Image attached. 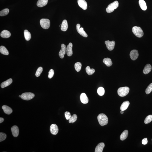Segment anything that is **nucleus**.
I'll return each instance as SVG.
<instances>
[{
  "instance_id": "nucleus-1",
  "label": "nucleus",
  "mask_w": 152,
  "mask_h": 152,
  "mask_svg": "<svg viewBox=\"0 0 152 152\" xmlns=\"http://www.w3.org/2000/svg\"><path fill=\"white\" fill-rule=\"evenodd\" d=\"M97 119L99 124L102 126L106 125L108 123V118L104 114H99L97 116Z\"/></svg>"
},
{
  "instance_id": "nucleus-2",
  "label": "nucleus",
  "mask_w": 152,
  "mask_h": 152,
  "mask_svg": "<svg viewBox=\"0 0 152 152\" xmlns=\"http://www.w3.org/2000/svg\"><path fill=\"white\" fill-rule=\"evenodd\" d=\"M132 32L137 37L141 38L144 35V33L141 27L134 26L132 28Z\"/></svg>"
},
{
  "instance_id": "nucleus-3",
  "label": "nucleus",
  "mask_w": 152,
  "mask_h": 152,
  "mask_svg": "<svg viewBox=\"0 0 152 152\" xmlns=\"http://www.w3.org/2000/svg\"><path fill=\"white\" fill-rule=\"evenodd\" d=\"M130 89L128 87L120 88L118 90V93L119 96L123 97L127 95L129 93Z\"/></svg>"
},
{
  "instance_id": "nucleus-4",
  "label": "nucleus",
  "mask_w": 152,
  "mask_h": 152,
  "mask_svg": "<svg viewBox=\"0 0 152 152\" xmlns=\"http://www.w3.org/2000/svg\"><path fill=\"white\" fill-rule=\"evenodd\" d=\"M118 6L119 3L118 1H115L108 6L106 9V12L108 13H111L115 9L117 8Z\"/></svg>"
},
{
  "instance_id": "nucleus-5",
  "label": "nucleus",
  "mask_w": 152,
  "mask_h": 152,
  "mask_svg": "<svg viewBox=\"0 0 152 152\" xmlns=\"http://www.w3.org/2000/svg\"><path fill=\"white\" fill-rule=\"evenodd\" d=\"M40 24L42 28L44 29H48L50 27V21L47 19H42L40 20Z\"/></svg>"
},
{
  "instance_id": "nucleus-6",
  "label": "nucleus",
  "mask_w": 152,
  "mask_h": 152,
  "mask_svg": "<svg viewBox=\"0 0 152 152\" xmlns=\"http://www.w3.org/2000/svg\"><path fill=\"white\" fill-rule=\"evenodd\" d=\"M21 98L23 100H30L34 97L35 95L31 93H25L21 94Z\"/></svg>"
},
{
  "instance_id": "nucleus-7",
  "label": "nucleus",
  "mask_w": 152,
  "mask_h": 152,
  "mask_svg": "<svg viewBox=\"0 0 152 152\" xmlns=\"http://www.w3.org/2000/svg\"><path fill=\"white\" fill-rule=\"evenodd\" d=\"M105 43L106 45L107 48L109 51L113 50L114 48L115 42L114 41H106L105 42Z\"/></svg>"
},
{
  "instance_id": "nucleus-8",
  "label": "nucleus",
  "mask_w": 152,
  "mask_h": 152,
  "mask_svg": "<svg viewBox=\"0 0 152 152\" xmlns=\"http://www.w3.org/2000/svg\"><path fill=\"white\" fill-rule=\"evenodd\" d=\"M80 25L79 24H77L76 25V30L78 33L79 34L83 37H88V35L87 33H86L84 30V28H80Z\"/></svg>"
},
{
  "instance_id": "nucleus-9",
  "label": "nucleus",
  "mask_w": 152,
  "mask_h": 152,
  "mask_svg": "<svg viewBox=\"0 0 152 152\" xmlns=\"http://www.w3.org/2000/svg\"><path fill=\"white\" fill-rule=\"evenodd\" d=\"M138 51L136 50H133L130 52V55L131 59L133 60H135L138 58L139 56Z\"/></svg>"
},
{
  "instance_id": "nucleus-10",
  "label": "nucleus",
  "mask_w": 152,
  "mask_h": 152,
  "mask_svg": "<svg viewBox=\"0 0 152 152\" xmlns=\"http://www.w3.org/2000/svg\"><path fill=\"white\" fill-rule=\"evenodd\" d=\"M50 131L51 133L53 135H56L59 131L57 126L55 124H52L50 126Z\"/></svg>"
},
{
  "instance_id": "nucleus-11",
  "label": "nucleus",
  "mask_w": 152,
  "mask_h": 152,
  "mask_svg": "<svg viewBox=\"0 0 152 152\" xmlns=\"http://www.w3.org/2000/svg\"><path fill=\"white\" fill-rule=\"evenodd\" d=\"M61 49L59 52V56L61 59H63L64 58V55L66 54V46L65 44H61Z\"/></svg>"
},
{
  "instance_id": "nucleus-12",
  "label": "nucleus",
  "mask_w": 152,
  "mask_h": 152,
  "mask_svg": "<svg viewBox=\"0 0 152 152\" xmlns=\"http://www.w3.org/2000/svg\"><path fill=\"white\" fill-rule=\"evenodd\" d=\"M77 3L79 6L83 10H86L87 8V4L85 0H78Z\"/></svg>"
},
{
  "instance_id": "nucleus-13",
  "label": "nucleus",
  "mask_w": 152,
  "mask_h": 152,
  "mask_svg": "<svg viewBox=\"0 0 152 152\" xmlns=\"http://www.w3.org/2000/svg\"><path fill=\"white\" fill-rule=\"evenodd\" d=\"M11 131L13 135L15 137L18 136L19 134V129L17 126H14L11 128Z\"/></svg>"
},
{
  "instance_id": "nucleus-14",
  "label": "nucleus",
  "mask_w": 152,
  "mask_h": 152,
  "mask_svg": "<svg viewBox=\"0 0 152 152\" xmlns=\"http://www.w3.org/2000/svg\"><path fill=\"white\" fill-rule=\"evenodd\" d=\"M73 45L71 43H70L67 46L66 52L67 55L68 56H71L73 54L72 48Z\"/></svg>"
},
{
  "instance_id": "nucleus-15",
  "label": "nucleus",
  "mask_w": 152,
  "mask_h": 152,
  "mask_svg": "<svg viewBox=\"0 0 152 152\" xmlns=\"http://www.w3.org/2000/svg\"><path fill=\"white\" fill-rule=\"evenodd\" d=\"M80 100L83 104H87L89 102V99L86 94L84 93H82L80 96Z\"/></svg>"
},
{
  "instance_id": "nucleus-16",
  "label": "nucleus",
  "mask_w": 152,
  "mask_h": 152,
  "mask_svg": "<svg viewBox=\"0 0 152 152\" xmlns=\"http://www.w3.org/2000/svg\"><path fill=\"white\" fill-rule=\"evenodd\" d=\"M11 35L10 32L6 30H3L0 33V36L1 37L5 38H7L10 37Z\"/></svg>"
},
{
  "instance_id": "nucleus-17",
  "label": "nucleus",
  "mask_w": 152,
  "mask_h": 152,
  "mask_svg": "<svg viewBox=\"0 0 152 152\" xmlns=\"http://www.w3.org/2000/svg\"><path fill=\"white\" fill-rule=\"evenodd\" d=\"M105 145L104 143H99L97 146H96L95 152H102L103 151L104 148L105 147Z\"/></svg>"
},
{
  "instance_id": "nucleus-18",
  "label": "nucleus",
  "mask_w": 152,
  "mask_h": 152,
  "mask_svg": "<svg viewBox=\"0 0 152 152\" xmlns=\"http://www.w3.org/2000/svg\"><path fill=\"white\" fill-rule=\"evenodd\" d=\"M2 108L4 112L7 114L9 115L12 113V109L8 106L4 105L2 106Z\"/></svg>"
},
{
  "instance_id": "nucleus-19",
  "label": "nucleus",
  "mask_w": 152,
  "mask_h": 152,
  "mask_svg": "<svg viewBox=\"0 0 152 152\" xmlns=\"http://www.w3.org/2000/svg\"><path fill=\"white\" fill-rule=\"evenodd\" d=\"M13 82V80L11 78H10L7 80L6 81L2 82L1 84V88H4L8 87Z\"/></svg>"
},
{
  "instance_id": "nucleus-20",
  "label": "nucleus",
  "mask_w": 152,
  "mask_h": 152,
  "mask_svg": "<svg viewBox=\"0 0 152 152\" xmlns=\"http://www.w3.org/2000/svg\"><path fill=\"white\" fill-rule=\"evenodd\" d=\"M68 24L67 20H63L61 25V30L62 31H66L68 30Z\"/></svg>"
},
{
  "instance_id": "nucleus-21",
  "label": "nucleus",
  "mask_w": 152,
  "mask_h": 152,
  "mask_svg": "<svg viewBox=\"0 0 152 152\" xmlns=\"http://www.w3.org/2000/svg\"><path fill=\"white\" fill-rule=\"evenodd\" d=\"M152 69V66L150 64H147L145 66L143 70V73L145 74H147L151 71Z\"/></svg>"
},
{
  "instance_id": "nucleus-22",
  "label": "nucleus",
  "mask_w": 152,
  "mask_h": 152,
  "mask_svg": "<svg viewBox=\"0 0 152 152\" xmlns=\"http://www.w3.org/2000/svg\"><path fill=\"white\" fill-rule=\"evenodd\" d=\"M48 1V0H38L37 2V5L40 8L45 6L47 4Z\"/></svg>"
},
{
  "instance_id": "nucleus-23",
  "label": "nucleus",
  "mask_w": 152,
  "mask_h": 152,
  "mask_svg": "<svg viewBox=\"0 0 152 152\" xmlns=\"http://www.w3.org/2000/svg\"><path fill=\"white\" fill-rule=\"evenodd\" d=\"M139 4L142 9L144 11H146L147 9V4L144 0H139Z\"/></svg>"
},
{
  "instance_id": "nucleus-24",
  "label": "nucleus",
  "mask_w": 152,
  "mask_h": 152,
  "mask_svg": "<svg viewBox=\"0 0 152 152\" xmlns=\"http://www.w3.org/2000/svg\"><path fill=\"white\" fill-rule=\"evenodd\" d=\"M130 102L128 101L124 102L121 105L120 109L121 110L125 111L127 109L130 105Z\"/></svg>"
},
{
  "instance_id": "nucleus-25",
  "label": "nucleus",
  "mask_w": 152,
  "mask_h": 152,
  "mask_svg": "<svg viewBox=\"0 0 152 152\" xmlns=\"http://www.w3.org/2000/svg\"><path fill=\"white\" fill-rule=\"evenodd\" d=\"M103 62L108 67L111 66L112 64L111 59L109 58H104L103 59Z\"/></svg>"
},
{
  "instance_id": "nucleus-26",
  "label": "nucleus",
  "mask_w": 152,
  "mask_h": 152,
  "mask_svg": "<svg viewBox=\"0 0 152 152\" xmlns=\"http://www.w3.org/2000/svg\"><path fill=\"white\" fill-rule=\"evenodd\" d=\"M128 131L127 130H125V131H124L121 134L120 136V139L122 141H124L126 139L128 136Z\"/></svg>"
},
{
  "instance_id": "nucleus-27",
  "label": "nucleus",
  "mask_w": 152,
  "mask_h": 152,
  "mask_svg": "<svg viewBox=\"0 0 152 152\" xmlns=\"http://www.w3.org/2000/svg\"><path fill=\"white\" fill-rule=\"evenodd\" d=\"M0 52L1 54L5 55H8L9 54V52L8 50L5 46H1L0 47Z\"/></svg>"
},
{
  "instance_id": "nucleus-28",
  "label": "nucleus",
  "mask_w": 152,
  "mask_h": 152,
  "mask_svg": "<svg viewBox=\"0 0 152 152\" xmlns=\"http://www.w3.org/2000/svg\"><path fill=\"white\" fill-rule=\"evenodd\" d=\"M25 38L26 40L29 41L30 40L31 38V35L30 32L27 30H25L24 32Z\"/></svg>"
},
{
  "instance_id": "nucleus-29",
  "label": "nucleus",
  "mask_w": 152,
  "mask_h": 152,
  "mask_svg": "<svg viewBox=\"0 0 152 152\" xmlns=\"http://www.w3.org/2000/svg\"><path fill=\"white\" fill-rule=\"evenodd\" d=\"M86 71L87 74L89 75H93L95 72V70L94 69H91L90 67L88 66L86 68Z\"/></svg>"
},
{
  "instance_id": "nucleus-30",
  "label": "nucleus",
  "mask_w": 152,
  "mask_h": 152,
  "mask_svg": "<svg viewBox=\"0 0 152 152\" xmlns=\"http://www.w3.org/2000/svg\"><path fill=\"white\" fill-rule=\"evenodd\" d=\"M9 10L8 8H5L0 12V16L1 17L6 16L8 14Z\"/></svg>"
},
{
  "instance_id": "nucleus-31",
  "label": "nucleus",
  "mask_w": 152,
  "mask_h": 152,
  "mask_svg": "<svg viewBox=\"0 0 152 152\" xmlns=\"http://www.w3.org/2000/svg\"><path fill=\"white\" fill-rule=\"evenodd\" d=\"M82 64L81 63L78 62L76 63L74 65V68L76 71L79 72L81 69Z\"/></svg>"
},
{
  "instance_id": "nucleus-32",
  "label": "nucleus",
  "mask_w": 152,
  "mask_h": 152,
  "mask_svg": "<svg viewBox=\"0 0 152 152\" xmlns=\"http://www.w3.org/2000/svg\"><path fill=\"white\" fill-rule=\"evenodd\" d=\"M77 116L76 115L74 114L72 116L70 119L69 120V122L71 123H73L77 120Z\"/></svg>"
},
{
  "instance_id": "nucleus-33",
  "label": "nucleus",
  "mask_w": 152,
  "mask_h": 152,
  "mask_svg": "<svg viewBox=\"0 0 152 152\" xmlns=\"http://www.w3.org/2000/svg\"><path fill=\"white\" fill-rule=\"evenodd\" d=\"M104 89L102 87H99L98 89L97 90V93L100 96H102L105 93Z\"/></svg>"
},
{
  "instance_id": "nucleus-34",
  "label": "nucleus",
  "mask_w": 152,
  "mask_h": 152,
  "mask_svg": "<svg viewBox=\"0 0 152 152\" xmlns=\"http://www.w3.org/2000/svg\"><path fill=\"white\" fill-rule=\"evenodd\" d=\"M152 121V115H149L146 117L144 121V123L147 124Z\"/></svg>"
},
{
  "instance_id": "nucleus-35",
  "label": "nucleus",
  "mask_w": 152,
  "mask_h": 152,
  "mask_svg": "<svg viewBox=\"0 0 152 152\" xmlns=\"http://www.w3.org/2000/svg\"><path fill=\"white\" fill-rule=\"evenodd\" d=\"M43 71V68L42 67H39L38 68L36 73V77H38L40 76L42 71Z\"/></svg>"
},
{
  "instance_id": "nucleus-36",
  "label": "nucleus",
  "mask_w": 152,
  "mask_h": 152,
  "mask_svg": "<svg viewBox=\"0 0 152 152\" xmlns=\"http://www.w3.org/2000/svg\"><path fill=\"white\" fill-rule=\"evenodd\" d=\"M152 91V83L149 84L146 90V94H148L151 93Z\"/></svg>"
},
{
  "instance_id": "nucleus-37",
  "label": "nucleus",
  "mask_w": 152,
  "mask_h": 152,
  "mask_svg": "<svg viewBox=\"0 0 152 152\" xmlns=\"http://www.w3.org/2000/svg\"><path fill=\"white\" fill-rule=\"evenodd\" d=\"M7 135L5 134L4 133L1 132L0 133V142H2L5 140L6 139Z\"/></svg>"
},
{
  "instance_id": "nucleus-38",
  "label": "nucleus",
  "mask_w": 152,
  "mask_h": 152,
  "mask_svg": "<svg viewBox=\"0 0 152 152\" xmlns=\"http://www.w3.org/2000/svg\"><path fill=\"white\" fill-rule=\"evenodd\" d=\"M54 70L52 69H51L50 70L49 72V74H48V77L49 79H51L53 77L54 75Z\"/></svg>"
},
{
  "instance_id": "nucleus-39",
  "label": "nucleus",
  "mask_w": 152,
  "mask_h": 152,
  "mask_svg": "<svg viewBox=\"0 0 152 152\" xmlns=\"http://www.w3.org/2000/svg\"><path fill=\"white\" fill-rule=\"evenodd\" d=\"M65 116L67 120H68L70 119L71 117V114L69 112H65Z\"/></svg>"
},
{
  "instance_id": "nucleus-40",
  "label": "nucleus",
  "mask_w": 152,
  "mask_h": 152,
  "mask_svg": "<svg viewBox=\"0 0 152 152\" xmlns=\"http://www.w3.org/2000/svg\"><path fill=\"white\" fill-rule=\"evenodd\" d=\"M148 143L147 139V138H144L142 140V144L144 145H146Z\"/></svg>"
},
{
  "instance_id": "nucleus-41",
  "label": "nucleus",
  "mask_w": 152,
  "mask_h": 152,
  "mask_svg": "<svg viewBox=\"0 0 152 152\" xmlns=\"http://www.w3.org/2000/svg\"><path fill=\"white\" fill-rule=\"evenodd\" d=\"M4 119L2 118H0V123H1L4 122Z\"/></svg>"
},
{
  "instance_id": "nucleus-42",
  "label": "nucleus",
  "mask_w": 152,
  "mask_h": 152,
  "mask_svg": "<svg viewBox=\"0 0 152 152\" xmlns=\"http://www.w3.org/2000/svg\"><path fill=\"white\" fill-rule=\"evenodd\" d=\"M120 113L121 114H122L124 113V112L123 111L121 110L120 112Z\"/></svg>"
},
{
  "instance_id": "nucleus-43",
  "label": "nucleus",
  "mask_w": 152,
  "mask_h": 152,
  "mask_svg": "<svg viewBox=\"0 0 152 152\" xmlns=\"http://www.w3.org/2000/svg\"><path fill=\"white\" fill-rule=\"evenodd\" d=\"M19 97H20L21 98V95H20L19 96Z\"/></svg>"
},
{
  "instance_id": "nucleus-44",
  "label": "nucleus",
  "mask_w": 152,
  "mask_h": 152,
  "mask_svg": "<svg viewBox=\"0 0 152 152\" xmlns=\"http://www.w3.org/2000/svg\"></svg>"
}]
</instances>
